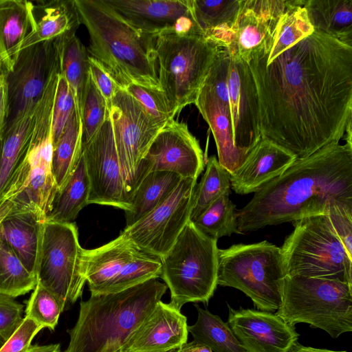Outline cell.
Masks as SVG:
<instances>
[{
    "mask_svg": "<svg viewBox=\"0 0 352 352\" xmlns=\"http://www.w3.org/2000/svg\"><path fill=\"white\" fill-rule=\"evenodd\" d=\"M25 308V317L34 320L41 327L54 330L62 310L55 296L36 283Z\"/></svg>",
    "mask_w": 352,
    "mask_h": 352,
    "instance_id": "42",
    "label": "cell"
},
{
    "mask_svg": "<svg viewBox=\"0 0 352 352\" xmlns=\"http://www.w3.org/2000/svg\"><path fill=\"white\" fill-rule=\"evenodd\" d=\"M8 116V89L6 75H4L0 78V139L2 138L6 129Z\"/></svg>",
    "mask_w": 352,
    "mask_h": 352,
    "instance_id": "49",
    "label": "cell"
},
{
    "mask_svg": "<svg viewBox=\"0 0 352 352\" xmlns=\"http://www.w3.org/2000/svg\"><path fill=\"white\" fill-rule=\"evenodd\" d=\"M160 259L138 250L116 276L98 294L116 293L160 277Z\"/></svg>",
    "mask_w": 352,
    "mask_h": 352,
    "instance_id": "38",
    "label": "cell"
},
{
    "mask_svg": "<svg viewBox=\"0 0 352 352\" xmlns=\"http://www.w3.org/2000/svg\"><path fill=\"white\" fill-rule=\"evenodd\" d=\"M114 142L127 192L136 185L141 162L162 129L124 89L116 93L109 111Z\"/></svg>",
    "mask_w": 352,
    "mask_h": 352,
    "instance_id": "13",
    "label": "cell"
},
{
    "mask_svg": "<svg viewBox=\"0 0 352 352\" xmlns=\"http://www.w3.org/2000/svg\"><path fill=\"white\" fill-rule=\"evenodd\" d=\"M187 318L180 310L160 300L122 346L124 352H166L188 340Z\"/></svg>",
    "mask_w": 352,
    "mask_h": 352,
    "instance_id": "21",
    "label": "cell"
},
{
    "mask_svg": "<svg viewBox=\"0 0 352 352\" xmlns=\"http://www.w3.org/2000/svg\"><path fill=\"white\" fill-rule=\"evenodd\" d=\"M55 43L60 73L69 85L74 98L77 117L81 121L89 77V55L87 48L76 34L56 39Z\"/></svg>",
    "mask_w": 352,
    "mask_h": 352,
    "instance_id": "28",
    "label": "cell"
},
{
    "mask_svg": "<svg viewBox=\"0 0 352 352\" xmlns=\"http://www.w3.org/2000/svg\"><path fill=\"white\" fill-rule=\"evenodd\" d=\"M32 25V1L0 0V62L6 72L12 68Z\"/></svg>",
    "mask_w": 352,
    "mask_h": 352,
    "instance_id": "26",
    "label": "cell"
},
{
    "mask_svg": "<svg viewBox=\"0 0 352 352\" xmlns=\"http://www.w3.org/2000/svg\"><path fill=\"white\" fill-rule=\"evenodd\" d=\"M193 18L204 36L226 48L240 9V0H190Z\"/></svg>",
    "mask_w": 352,
    "mask_h": 352,
    "instance_id": "29",
    "label": "cell"
},
{
    "mask_svg": "<svg viewBox=\"0 0 352 352\" xmlns=\"http://www.w3.org/2000/svg\"><path fill=\"white\" fill-rule=\"evenodd\" d=\"M280 248L287 275L336 280L352 285V258L324 214L292 223Z\"/></svg>",
    "mask_w": 352,
    "mask_h": 352,
    "instance_id": "9",
    "label": "cell"
},
{
    "mask_svg": "<svg viewBox=\"0 0 352 352\" xmlns=\"http://www.w3.org/2000/svg\"><path fill=\"white\" fill-rule=\"evenodd\" d=\"M197 179L182 178L169 196L120 234L140 250L161 258L190 221Z\"/></svg>",
    "mask_w": 352,
    "mask_h": 352,
    "instance_id": "12",
    "label": "cell"
},
{
    "mask_svg": "<svg viewBox=\"0 0 352 352\" xmlns=\"http://www.w3.org/2000/svg\"><path fill=\"white\" fill-rule=\"evenodd\" d=\"M166 352H179V349H173Z\"/></svg>",
    "mask_w": 352,
    "mask_h": 352,
    "instance_id": "55",
    "label": "cell"
},
{
    "mask_svg": "<svg viewBox=\"0 0 352 352\" xmlns=\"http://www.w3.org/2000/svg\"><path fill=\"white\" fill-rule=\"evenodd\" d=\"M228 307L227 323L245 352H289L298 342L295 327L276 314Z\"/></svg>",
    "mask_w": 352,
    "mask_h": 352,
    "instance_id": "18",
    "label": "cell"
},
{
    "mask_svg": "<svg viewBox=\"0 0 352 352\" xmlns=\"http://www.w3.org/2000/svg\"><path fill=\"white\" fill-rule=\"evenodd\" d=\"M58 63L55 40L19 52L12 68L6 74L8 102L6 126L37 104Z\"/></svg>",
    "mask_w": 352,
    "mask_h": 352,
    "instance_id": "14",
    "label": "cell"
},
{
    "mask_svg": "<svg viewBox=\"0 0 352 352\" xmlns=\"http://www.w3.org/2000/svg\"><path fill=\"white\" fill-rule=\"evenodd\" d=\"M82 152V122L74 110L64 131L53 146L52 173L58 190L74 170Z\"/></svg>",
    "mask_w": 352,
    "mask_h": 352,
    "instance_id": "35",
    "label": "cell"
},
{
    "mask_svg": "<svg viewBox=\"0 0 352 352\" xmlns=\"http://www.w3.org/2000/svg\"><path fill=\"white\" fill-rule=\"evenodd\" d=\"M44 221L39 216L29 212L10 216L0 223V239L35 276Z\"/></svg>",
    "mask_w": 352,
    "mask_h": 352,
    "instance_id": "27",
    "label": "cell"
},
{
    "mask_svg": "<svg viewBox=\"0 0 352 352\" xmlns=\"http://www.w3.org/2000/svg\"><path fill=\"white\" fill-rule=\"evenodd\" d=\"M6 71L2 63L0 62V78L6 75Z\"/></svg>",
    "mask_w": 352,
    "mask_h": 352,
    "instance_id": "53",
    "label": "cell"
},
{
    "mask_svg": "<svg viewBox=\"0 0 352 352\" xmlns=\"http://www.w3.org/2000/svg\"><path fill=\"white\" fill-rule=\"evenodd\" d=\"M229 54L227 79L233 140L248 155L261 138L258 94L249 65Z\"/></svg>",
    "mask_w": 352,
    "mask_h": 352,
    "instance_id": "17",
    "label": "cell"
},
{
    "mask_svg": "<svg viewBox=\"0 0 352 352\" xmlns=\"http://www.w3.org/2000/svg\"><path fill=\"white\" fill-rule=\"evenodd\" d=\"M4 342H5V341L0 337V349L2 347Z\"/></svg>",
    "mask_w": 352,
    "mask_h": 352,
    "instance_id": "54",
    "label": "cell"
},
{
    "mask_svg": "<svg viewBox=\"0 0 352 352\" xmlns=\"http://www.w3.org/2000/svg\"><path fill=\"white\" fill-rule=\"evenodd\" d=\"M33 25L21 50L29 46L76 34L80 22L74 0L32 1Z\"/></svg>",
    "mask_w": 352,
    "mask_h": 352,
    "instance_id": "24",
    "label": "cell"
},
{
    "mask_svg": "<svg viewBox=\"0 0 352 352\" xmlns=\"http://www.w3.org/2000/svg\"><path fill=\"white\" fill-rule=\"evenodd\" d=\"M157 76L174 118L194 104L220 47L204 35L166 32L155 38Z\"/></svg>",
    "mask_w": 352,
    "mask_h": 352,
    "instance_id": "5",
    "label": "cell"
},
{
    "mask_svg": "<svg viewBox=\"0 0 352 352\" xmlns=\"http://www.w3.org/2000/svg\"><path fill=\"white\" fill-rule=\"evenodd\" d=\"M326 215L348 255L352 258V210L333 207Z\"/></svg>",
    "mask_w": 352,
    "mask_h": 352,
    "instance_id": "47",
    "label": "cell"
},
{
    "mask_svg": "<svg viewBox=\"0 0 352 352\" xmlns=\"http://www.w3.org/2000/svg\"><path fill=\"white\" fill-rule=\"evenodd\" d=\"M23 308L13 298L0 295V337L5 342L22 323Z\"/></svg>",
    "mask_w": 352,
    "mask_h": 352,
    "instance_id": "45",
    "label": "cell"
},
{
    "mask_svg": "<svg viewBox=\"0 0 352 352\" xmlns=\"http://www.w3.org/2000/svg\"><path fill=\"white\" fill-rule=\"evenodd\" d=\"M36 107L6 126L0 139V195L27 155Z\"/></svg>",
    "mask_w": 352,
    "mask_h": 352,
    "instance_id": "31",
    "label": "cell"
},
{
    "mask_svg": "<svg viewBox=\"0 0 352 352\" xmlns=\"http://www.w3.org/2000/svg\"><path fill=\"white\" fill-rule=\"evenodd\" d=\"M115 352H124L122 349H119L118 350L116 351Z\"/></svg>",
    "mask_w": 352,
    "mask_h": 352,
    "instance_id": "56",
    "label": "cell"
},
{
    "mask_svg": "<svg viewBox=\"0 0 352 352\" xmlns=\"http://www.w3.org/2000/svg\"><path fill=\"white\" fill-rule=\"evenodd\" d=\"M248 65L261 138L296 159L339 143L352 120V45L314 30L272 60L253 55Z\"/></svg>",
    "mask_w": 352,
    "mask_h": 352,
    "instance_id": "1",
    "label": "cell"
},
{
    "mask_svg": "<svg viewBox=\"0 0 352 352\" xmlns=\"http://www.w3.org/2000/svg\"><path fill=\"white\" fill-rule=\"evenodd\" d=\"M182 179L168 171H151L144 176L130 196V208L125 211L126 227L135 223L163 202Z\"/></svg>",
    "mask_w": 352,
    "mask_h": 352,
    "instance_id": "30",
    "label": "cell"
},
{
    "mask_svg": "<svg viewBox=\"0 0 352 352\" xmlns=\"http://www.w3.org/2000/svg\"><path fill=\"white\" fill-rule=\"evenodd\" d=\"M122 89L135 98L162 128L174 119L170 113L169 104L162 91L134 83L128 85Z\"/></svg>",
    "mask_w": 352,
    "mask_h": 352,
    "instance_id": "43",
    "label": "cell"
},
{
    "mask_svg": "<svg viewBox=\"0 0 352 352\" xmlns=\"http://www.w3.org/2000/svg\"><path fill=\"white\" fill-rule=\"evenodd\" d=\"M37 283L10 246L0 239V295L15 298L33 290Z\"/></svg>",
    "mask_w": 352,
    "mask_h": 352,
    "instance_id": "37",
    "label": "cell"
},
{
    "mask_svg": "<svg viewBox=\"0 0 352 352\" xmlns=\"http://www.w3.org/2000/svg\"><path fill=\"white\" fill-rule=\"evenodd\" d=\"M314 30L352 45V0H304Z\"/></svg>",
    "mask_w": 352,
    "mask_h": 352,
    "instance_id": "32",
    "label": "cell"
},
{
    "mask_svg": "<svg viewBox=\"0 0 352 352\" xmlns=\"http://www.w3.org/2000/svg\"><path fill=\"white\" fill-rule=\"evenodd\" d=\"M217 240L190 220L160 259V277L170 292V303L180 310L187 302L208 303L217 284Z\"/></svg>",
    "mask_w": 352,
    "mask_h": 352,
    "instance_id": "6",
    "label": "cell"
},
{
    "mask_svg": "<svg viewBox=\"0 0 352 352\" xmlns=\"http://www.w3.org/2000/svg\"><path fill=\"white\" fill-rule=\"evenodd\" d=\"M167 286L157 278L126 289L91 294L80 303L69 342L63 352H115L151 312Z\"/></svg>",
    "mask_w": 352,
    "mask_h": 352,
    "instance_id": "4",
    "label": "cell"
},
{
    "mask_svg": "<svg viewBox=\"0 0 352 352\" xmlns=\"http://www.w3.org/2000/svg\"><path fill=\"white\" fill-rule=\"evenodd\" d=\"M89 67L90 76L104 98L109 112L113 98L120 87L101 64L90 56H89Z\"/></svg>",
    "mask_w": 352,
    "mask_h": 352,
    "instance_id": "48",
    "label": "cell"
},
{
    "mask_svg": "<svg viewBox=\"0 0 352 352\" xmlns=\"http://www.w3.org/2000/svg\"><path fill=\"white\" fill-rule=\"evenodd\" d=\"M195 307L198 314L197 321L188 326L194 341L213 352H245L227 322L197 304Z\"/></svg>",
    "mask_w": 352,
    "mask_h": 352,
    "instance_id": "36",
    "label": "cell"
},
{
    "mask_svg": "<svg viewBox=\"0 0 352 352\" xmlns=\"http://www.w3.org/2000/svg\"><path fill=\"white\" fill-rule=\"evenodd\" d=\"M139 250L120 234L96 248L86 250L85 276L91 294H97L111 281Z\"/></svg>",
    "mask_w": 352,
    "mask_h": 352,
    "instance_id": "25",
    "label": "cell"
},
{
    "mask_svg": "<svg viewBox=\"0 0 352 352\" xmlns=\"http://www.w3.org/2000/svg\"><path fill=\"white\" fill-rule=\"evenodd\" d=\"M89 182L81 152L78 163L64 186L57 190L45 220L71 223L89 204Z\"/></svg>",
    "mask_w": 352,
    "mask_h": 352,
    "instance_id": "33",
    "label": "cell"
},
{
    "mask_svg": "<svg viewBox=\"0 0 352 352\" xmlns=\"http://www.w3.org/2000/svg\"><path fill=\"white\" fill-rule=\"evenodd\" d=\"M276 314L290 325L307 323L337 338L352 331V285L336 280L287 275Z\"/></svg>",
    "mask_w": 352,
    "mask_h": 352,
    "instance_id": "7",
    "label": "cell"
},
{
    "mask_svg": "<svg viewBox=\"0 0 352 352\" xmlns=\"http://www.w3.org/2000/svg\"><path fill=\"white\" fill-rule=\"evenodd\" d=\"M42 329L34 320L25 317L17 329L4 342L0 352H27L32 340Z\"/></svg>",
    "mask_w": 352,
    "mask_h": 352,
    "instance_id": "46",
    "label": "cell"
},
{
    "mask_svg": "<svg viewBox=\"0 0 352 352\" xmlns=\"http://www.w3.org/2000/svg\"><path fill=\"white\" fill-rule=\"evenodd\" d=\"M288 0H240V9L226 48L248 64L262 45L274 36Z\"/></svg>",
    "mask_w": 352,
    "mask_h": 352,
    "instance_id": "20",
    "label": "cell"
},
{
    "mask_svg": "<svg viewBox=\"0 0 352 352\" xmlns=\"http://www.w3.org/2000/svg\"><path fill=\"white\" fill-rule=\"evenodd\" d=\"M289 352H347L346 351H333L327 349L307 346L296 342Z\"/></svg>",
    "mask_w": 352,
    "mask_h": 352,
    "instance_id": "51",
    "label": "cell"
},
{
    "mask_svg": "<svg viewBox=\"0 0 352 352\" xmlns=\"http://www.w3.org/2000/svg\"><path fill=\"white\" fill-rule=\"evenodd\" d=\"M296 160L287 151L261 138L243 164L230 175V188L239 195L254 193L280 175Z\"/></svg>",
    "mask_w": 352,
    "mask_h": 352,
    "instance_id": "22",
    "label": "cell"
},
{
    "mask_svg": "<svg viewBox=\"0 0 352 352\" xmlns=\"http://www.w3.org/2000/svg\"><path fill=\"white\" fill-rule=\"evenodd\" d=\"M230 192L221 195L192 221L201 232L216 240L234 233L240 234L235 215L236 206L230 199Z\"/></svg>",
    "mask_w": 352,
    "mask_h": 352,
    "instance_id": "40",
    "label": "cell"
},
{
    "mask_svg": "<svg viewBox=\"0 0 352 352\" xmlns=\"http://www.w3.org/2000/svg\"><path fill=\"white\" fill-rule=\"evenodd\" d=\"M286 276L280 248L267 241L219 249L217 284L243 292L258 310H278Z\"/></svg>",
    "mask_w": 352,
    "mask_h": 352,
    "instance_id": "8",
    "label": "cell"
},
{
    "mask_svg": "<svg viewBox=\"0 0 352 352\" xmlns=\"http://www.w3.org/2000/svg\"><path fill=\"white\" fill-rule=\"evenodd\" d=\"M230 190V174L219 164L215 156L210 157L206 171L196 186L190 220H195L217 198Z\"/></svg>",
    "mask_w": 352,
    "mask_h": 352,
    "instance_id": "39",
    "label": "cell"
},
{
    "mask_svg": "<svg viewBox=\"0 0 352 352\" xmlns=\"http://www.w3.org/2000/svg\"><path fill=\"white\" fill-rule=\"evenodd\" d=\"M303 3L304 0L287 1L286 10L278 23L270 45L260 48L253 55L270 61L314 32Z\"/></svg>",
    "mask_w": 352,
    "mask_h": 352,
    "instance_id": "34",
    "label": "cell"
},
{
    "mask_svg": "<svg viewBox=\"0 0 352 352\" xmlns=\"http://www.w3.org/2000/svg\"><path fill=\"white\" fill-rule=\"evenodd\" d=\"M85 251L74 223L44 221L36 276L57 299L62 311L82 296L86 283Z\"/></svg>",
    "mask_w": 352,
    "mask_h": 352,
    "instance_id": "10",
    "label": "cell"
},
{
    "mask_svg": "<svg viewBox=\"0 0 352 352\" xmlns=\"http://www.w3.org/2000/svg\"><path fill=\"white\" fill-rule=\"evenodd\" d=\"M105 1L131 25L154 36L171 31L204 35L193 18L190 0Z\"/></svg>",
    "mask_w": 352,
    "mask_h": 352,
    "instance_id": "19",
    "label": "cell"
},
{
    "mask_svg": "<svg viewBox=\"0 0 352 352\" xmlns=\"http://www.w3.org/2000/svg\"><path fill=\"white\" fill-rule=\"evenodd\" d=\"M74 110V98L69 85L59 72L52 114V133L53 146L61 136L67 120Z\"/></svg>",
    "mask_w": 352,
    "mask_h": 352,
    "instance_id": "44",
    "label": "cell"
},
{
    "mask_svg": "<svg viewBox=\"0 0 352 352\" xmlns=\"http://www.w3.org/2000/svg\"><path fill=\"white\" fill-rule=\"evenodd\" d=\"M179 352H213L208 346L195 341L186 342L179 349Z\"/></svg>",
    "mask_w": 352,
    "mask_h": 352,
    "instance_id": "50",
    "label": "cell"
},
{
    "mask_svg": "<svg viewBox=\"0 0 352 352\" xmlns=\"http://www.w3.org/2000/svg\"><path fill=\"white\" fill-rule=\"evenodd\" d=\"M333 207L352 210V146L329 144L296 159L236 210L240 234L324 214Z\"/></svg>",
    "mask_w": 352,
    "mask_h": 352,
    "instance_id": "2",
    "label": "cell"
},
{
    "mask_svg": "<svg viewBox=\"0 0 352 352\" xmlns=\"http://www.w3.org/2000/svg\"><path fill=\"white\" fill-rule=\"evenodd\" d=\"M109 116L107 103L90 74L82 113V147L100 130Z\"/></svg>",
    "mask_w": 352,
    "mask_h": 352,
    "instance_id": "41",
    "label": "cell"
},
{
    "mask_svg": "<svg viewBox=\"0 0 352 352\" xmlns=\"http://www.w3.org/2000/svg\"><path fill=\"white\" fill-rule=\"evenodd\" d=\"M89 182V204L130 208L114 142L110 116L95 136L82 147Z\"/></svg>",
    "mask_w": 352,
    "mask_h": 352,
    "instance_id": "15",
    "label": "cell"
},
{
    "mask_svg": "<svg viewBox=\"0 0 352 352\" xmlns=\"http://www.w3.org/2000/svg\"><path fill=\"white\" fill-rule=\"evenodd\" d=\"M204 168V157L198 140L186 123L173 119L150 144L141 162L136 185L151 171H168L182 178L197 179Z\"/></svg>",
    "mask_w": 352,
    "mask_h": 352,
    "instance_id": "16",
    "label": "cell"
},
{
    "mask_svg": "<svg viewBox=\"0 0 352 352\" xmlns=\"http://www.w3.org/2000/svg\"><path fill=\"white\" fill-rule=\"evenodd\" d=\"M194 104L212 131L219 164L230 175L233 174L248 155L234 146L230 108L204 86Z\"/></svg>",
    "mask_w": 352,
    "mask_h": 352,
    "instance_id": "23",
    "label": "cell"
},
{
    "mask_svg": "<svg viewBox=\"0 0 352 352\" xmlns=\"http://www.w3.org/2000/svg\"><path fill=\"white\" fill-rule=\"evenodd\" d=\"M80 23L87 30L89 55L121 89L137 84L161 90L157 76L156 36L127 22L105 0H74Z\"/></svg>",
    "mask_w": 352,
    "mask_h": 352,
    "instance_id": "3",
    "label": "cell"
},
{
    "mask_svg": "<svg viewBox=\"0 0 352 352\" xmlns=\"http://www.w3.org/2000/svg\"><path fill=\"white\" fill-rule=\"evenodd\" d=\"M51 135H34L27 155L0 195V223L10 216L34 213L45 220L58 190L52 173Z\"/></svg>",
    "mask_w": 352,
    "mask_h": 352,
    "instance_id": "11",
    "label": "cell"
},
{
    "mask_svg": "<svg viewBox=\"0 0 352 352\" xmlns=\"http://www.w3.org/2000/svg\"><path fill=\"white\" fill-rule=\"evenodd\" d=\"M27 352H62L59 344L30 346Z\"/></svg>",
    "mask_w": 352,
    "mask_h": 352,
    "instance_id": "52",
    "label": "cell"
}]
</instances>
